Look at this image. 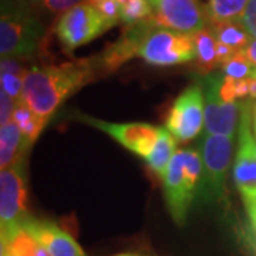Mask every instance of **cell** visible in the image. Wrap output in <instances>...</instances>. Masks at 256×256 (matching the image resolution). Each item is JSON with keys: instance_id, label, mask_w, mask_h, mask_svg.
<instances>
[{"instance_id": "obj_1", "label": "cell", "mask_w": 256, "mask_h": 256, "mask_svg": "<svg viewBox=\"0 0 256 256\" xmlns=\"http://www.w3.org/2000/svg\"><path fill=\"white\" fill-rule=\"evenodd\" d=\"M98 58L76 60L62 66L33 67L26 70L20 102L40 117L50 118L64 101L86 84L97 78Z\"/></svg>"}, {"instance_id": "obj_2", "label": "cell", "mask_w": 256, "mask_h": 256, "mask_svg": "<svg viewBox=\"0 0 256 256\" xmlns=\"http://www.w3.org/2000/svg\"><path fill=\"white\" fill-rule=\"evenodd\" d=\"M202 174V156L196 150L182 148L175 151L162 178L166 208L175 224H185L192 202L201 194Z\"/></svg>"}, {"instance_id": "obj_3", "label": "cell", "mask_w": 256, "mask_h": 256, "mask_svg": "<svg viewBox=\"0 0 256 256\" xmlns=\"http://www.w3.org/2000/svg\"><path fill=\"white\" fill-rule=\"evenodd\" d=\"M43 34V24L23 8H3L0 18L2 58H18L34 54Z\"/></svg>"}, {"instance_id": "obj_4", "label": "cell", "mask_w": 256, "mask_h": 256, "mask_svg": "<svg viewBox=\"0 0 256 256\" xmlns=\"http://www.w3.org/2000/svg\"><path fill=\"white\" fill-rule=\"evenodd\" d=\"M234 181L244 200L245 208L256 205V138L254 132L252 104L240 102L238 148L234 164Z\"/></svg>"}, {"instance_id": "obj_5", "label": "cell", "mask_w": 256, "mask_h": 256, "mask_svg": "<svg viewBox=\"0 0 256 256\" xmlns=\"http://www.w3.org/2000/svg\"><path fill=\"white\" fill-rule=\"evenodd\" d=\"M138 57L156 67L194 62L196 58L194 34H185L156 24L144 38Z\"/></svg>"}, {"instance_id": "obj_6", "label": "cell", "mask_w": 256, "mask_h": 256, "mask_svg": "<svg viewBox=\"0 0 256 256\" xmlns=\"http://www.w3.org/2000/svg\"><path fill=\"white\" fill-rule=\"evenodd\" d=\"M234 137L204 134L201 156L204 165L201 195L204 200L218 201L225 195L226 176L232 162Z\"/></svg>"}, {"instance_id": "obj_7", "label": "cell", "mask_w": 256, "mask_h": 256, "mask_svg": "<svg viewBox=\"0 0 256 256\" xmlns=\"http://www.w3.org/2000/svg\"><path fill=\"white\" fill-rule=\"evenodd\" d=\"M114 28L92 3H82L64 12L57 20L56 34L67 53L88 44L104 32Z\"/></svg>"}, {"instance_id": "obj_8", "label": "cell", "mask_w": 256, "mask_h": 256, "mask_svg": "<svg viewBox=\"0 0 256 256\" xmlns=\"http://www.w3.org/2000/svg\"><path fill=\"white\" fill-rule=\"evenodd\" d=\"M28 190L22 161L0 172V238L22 228L28 214Z\"/></svg>"}, {"instance_id": "obj_9", "label": "cell", "mask_w": 256, "mask_h": 256, "mask_svg": "<svg viewBox=\"0 0 256 256\" xmlns=\"http://www.w3.org/2000/svg\"><path fill=\"white\" fill-rule=\"evenodd\" d=\"M205 124V94L200 84L185 88L174 101L165 118V128L176 142H188L201 132Z\"/></svg>"}, {"instance_id": "obj_10", "label": "cell", "mask_w": 256, "mask_h": 256, "mask_svg": "<svg viewBox=\"0 0 256 256\" xmlns=\"http://www.w3.org/2000/svg\"><path fill=\"white\" fill-rule=\"evenodd\" d=\"M158 26L185 34L206 28V13L200 0H148Z\"/></svg>"}, {"instance_id": "obj_11", "label": "cell", "mask_w": 256, "mask_h": 256, "mask_svg": "<svg viewBox=\"0 0 256 256\" xmlns=\"http://www.w3.org/2000/svg\"><path fill=\"white\" fill-rule=\"evenodd\" d=\"M220 74H210L204 78L205 94V134L234 137L240 118V102H226L220 97Z\"/></svg>"}, {"instance_id": "obj_12", "label": "cell", "mask_w": 256, "mask_h": 256, "mask_svg": "<svg viewBox=\"0 0 256 256\" xmlns=\"http://www.w3.org/2000/svg\"><path fill=\"white\" fill-rule=\"evenodd\" d=\"M80 120L86 124L96 127L108 134L114 138L124 148L130 150L131 152L137 154L138 156L148 160L151 156L154 146H156L161 128L152 127L146 122H126V124H117V122H108L98 118H92L88 116H80Z\"/></svg>"}, {"instance_id": "obj_13", "label": "cell", "mask_w": 256, "mask_h": 256, "mask_svg": "<svg viewBox=\"0 0 256 256\" xmlns=\"http://www.w3.org/2000/svg\"><path fill=\"white\" fill-rule=\"evenodd\" d=\"M156 24L154 18H150L132 26H128L118 40L107 47L104 53L98 57L101 70L108 73L116 72L122 64L127 63L128 60L138 56L144 38Z\"/></svg>"}, {"instance_id": "obj_14", "label": "cell", "mask_w": 256, "mask_h": 256, "mask_svg": "<svg viewBox=\"0 0 256 256\" xmlns=\"http://www.w3.org/2000/svg\"><path fill=\"white\" fill-rule=\"evenodd\" d=\"M22 226L46 249L50 256H87L78 242L52 220H36L28 215Z\"/></svg>"}, {"instance_id": "obj_15", "label": "cell", "mask_w": 256, "mask_h": 256, "mask_svg": "<svg viewBox=\"0 0 256 256\" xmlns=\"http://www.w3.org/2000/svg\"><path fill=\"white\" fill-rule=\"evenodd\" d=\"M28 144L18 127L10 121L0 130V168L8 170L22 161L28 151Z\"/></svg>"}, {"instance_id": "obj_16", "label": "cell", "mask_w": 256, "mask_h": 256, "mask_svg": "<svg viewBox=\"0 0 256 256\" xmlns=\"http://www.w3.org/2000/svg\"><path fill=\"white\" fill-rule=\"evenodd\" d=\"M0 245V256H50L23 226L8 238L2 239Z\"/></svg>"}, {"instance_id": "obj_17", "label": "cell", "mask_w": 256, "mask_h": 256, "mask_svg": "<svg viewBox=\"0 0 256 256\" xmlns=\"http://www.w3.org/2000/svg\"><path fill=\"white\" fill-rule=\"evenodd\" d=\"M196 48V67L201 73H210V70L220 67L218 58V40L210 28H204L194 34Z\"/></svg>"}, {"instance_id": "obj_18", "label": "cell", "mask_w": 256, "mask_h": 256, "mask_svg": "<svg viewBox=\"0 0 256 256\" xmlns=\"http://www.w3.org/2000/svg\"><path fill=\"white\" fill-rule=\"evenodd\" d=\"M12 121L22 131L26 144H28V146H30L36 141L37 137L40 136L43 128L46 127L48 118L40 117L32 108H28V106H24L23 102L18 101V104H16V108L13 111Z\"/></svg>"}, {"instance_id": "obj_19", "label": "cell", "mask_w": 256, "mask_h": 256, "mask_svg": "<svg viewBox=\"0 0 256 256\" xmlns=\"http://www.w3.org/2000/svg\"><path fill=\"white\" fill-rule=\"evenodd\" d=\"M210 28L212 30L215 38L218 40V43L230 47L238 53L244 52L252 40L246 28H244L238 20L210 24Z\"/></svg>"}, {"instance_id": "obj_20", "label": "cell", "mask_w": 256, "mask_h": 256, "mask_svg": "<svg viewBox=\"0 0 256 256\" xmlns=\"http://www.w3.org/2000/svg\"><path fill=\"white\" fill-rule=\"evenodd\" d=\"M175 146H176V140L174 138V136L166 128H161L156 146H154L151 156L146 160L150 168L161 178H164L166 168L174 156L175 148H176Z\"/></svg>"}, {"instance_id": "obj_21", "label": "cell", "mask_w": 256, "mask_h": 256, "mask_svg": "<svg viewBox=\"0 0 256 256\" xmlns=\"http://www.w3.org/2000/svg\"><path fill=\"white\" fill-rule=\"evenodd\" d=\"M249 0H206L205 13L210 24L238 20Z\"/></svg>"}, {"instance_id": "obj_22", "label": "cell", "mask_w": 256, "mask_h": 256, "mask_svg": "<svg viewBox=\"0 0 256 256\" xmlns=\"http://www.w3.org/2000/svg\"><path fill=\"white\" fill-rule=\"evenodd\" d=\"M152 18V8L148 0H128L121 4V22L132 26L142 20Z\"/></svg>"}, {"instance_id": "obj_23", "label": "cell", "mask_w": 256, "mask_h": 256, "mask_svg": "<svg viewBox=\"0 0 256 256\" xmlns=\"http://www.w3.org/2000/svg\"><path fill=\"white\" fill-rule=\"evenodd\" d=\"M220 68H222V72L226 77L238 78V80H240V78H250L256 74V66H254L248 60V57L244 52L236 53Z\"/></svg>"}, {"instance_id": "obj_24", "label": "cell", "mask_w": 256, "mask_h": 256, "mask_svg": "<svg viewBox=\"0 0 256 256\" xmlns=\"http://www.w3.org/2000/svg\"><path fill=\"white\" fill-rule=\"evenodd\" d=\"M0 82H2V90L10 96L14 101H20L22 92H23V76L18 74L9 73V72H2L0 74Z\"/></svg>"}, {"instance_id": "obj_25", "label": "cell", "mask_w": 256, "mask_h": 256, "mask_svg": "<svg viewBox=\"0 0 256 256\" xmlns=\"http://www.w3.org/2000/svg\"><path fill=\"white\" fill-rule=\"evenodd\" d=\"M88 3L94 4L100 13L110 22L111 24L117 26L121 22V3L118 0H90Z\"/></svg>"}, {"instance_id": "obj_26", "label": "cell", "mask_w": 256, "mask_h": 256, "mask_svg": "<svg viewBox=\"0 0 256 256\" xmlns=\"http://www.w3.org/2000/svg\"><path fill=\"white\" fill-rule=\"evenodd\" d=\"M238 22L246 28L252 38H256V0H249L244 13L240 14Z\"/></svg>"}, {"instance_id": "obj_27", "label": "cell", "mask_w": 256, "mask_h": 256, "mask_svg": "<svg viewBox=\"0 0 256 256\" xmlns=\"http://www.w3.org/2000/svg\"><path fill=\"white\" fill-rule=\"evenodd\" d=\"M220 97L226 102H235L236 98V78L232 77H222L220 87Z\"/></svg>"}, {"instance_id": "obj_28", "label": "cell", "mask_w": 256, "mask_h": 256, "mask_svg": "<svg viewBox=\"0 0 256 256\" xmlns=\"http://www.w3.org/2000/svg\"><path fill=\"white\" fill-rule=\"evenodd\" d=\"M0 104H2V110H0V122H2V126H4V124H8L12 121V117H13V111L16 108V104H18V101H14L10 96H8L6 92L2 90L0 92Z\"/></svg>"}, {"instance_id": "obj_29", "label": "cell", "mask_w": 256, "mask_h": 256, "mask_svg": "<svg viewBox=\"0 0 256 256\" xmlns=\"http://www.w3.org/2000/svg\"><path fill=\"white\" fill-rule=\"evenodd\" d=\"M82 0H46L44 4L50 12L54 13H64L67 10L73 9L76 6L82 4Z\"/></svg>"}, {"instance_id": "obj_30", "label": "cell", "mask_w": 256, "mask_h": 256, "mask_svg": "<svg viewBox=\"0 0 256 256\" xmlns=\"http://www.w3.org/2000/svg\"><path fill=\"white\" fill-rule=\"evenodd\" d=\"M244 53L248 57V60L250 62V63L256 66V38H252L250 40V43L248 44V47L244 50Z\"/></svg>"}, {"instance_id": "obj_31", "label": "cell", "mask_w": 256, "mask_h": 256, "mask_svg": "<svg viewBox=\"0 0 256 256\" xmlns=\"http://www.w3.org/2000/svg\"><path fill=\"white\" fill-rule=\"evenodd\" d=\"M248 82H249V97L252 100H256V74L254 77L248 78Z\"/></svg>"}, {"instance_id": "obj_32", "label": "cell", "mask_w": 256, "mask_h": 256, "mask_svg": "<svg viewBox=\"0 0 256 256\" xmlns=\"http://www.w3.org/2000/svg\"><path fill=\"white\" fill-rule=\"evenodd\" d=\"M252 120H254V131H256V102L252 106Z\"/></svg>"}, {"instance_id": "obj_33", "label": "cell", "mask_w": 256, "mask_h": 256, "mask_svg": "<svg viewBox=\"0 0 256 256\" xmlns=\"http://www.w3.org/2000/svg\"><path fill=\"white\" fill-rule=\"evenodd\" d=\"M26 4H38V3H42V2H46V0H23Z\"/></svg>"}, {"instance_id": "obj_34", "label": "cell", "mask_w": 256, "mask_h": 256, "mask_svg": "<svg viewBox=\"0 0 256 256\" xmlns=\"http://www.w3.org/2000/svg\"><path fill=\"white\" fill-rule=\"evenodd\" d=\"M116 256H142V255H137V254H120V255Z\"/></svg>"}, {"instance_id": "obj_35", "label": "cell", "mask_w": 256, "mask_h": 256, "mask_svg": "<svg viewBox=\"0 0 256 256\" xmlns=\"http://www.w3.org/2000/svg\"><path fill=\"white\" fill-rule=\"evenodd\" d=\"M120 3H121V4H124V3H127L128 0H118Z\"/></svg>"}, {"instance_id": "obj_36", "label": "cell", "mask_w": 256, "mask_h": 256, "mask_svg": "<svg viewBox=\"0 0 256 256\" xmlns=\"http://www.w3.org/2000/svg\"><path fill=\"white\" fill-rule=\"evenodd\" d=\"M254 132H255V138H256V131H254Z\"/></svg>"}]
</instances>
